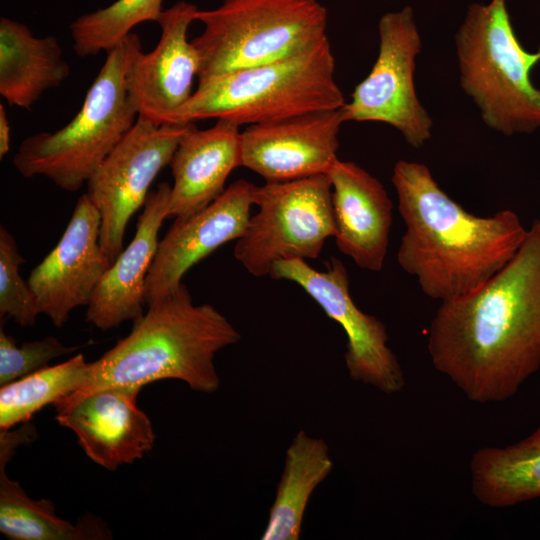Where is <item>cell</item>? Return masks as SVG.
<instances>
[{
    "mask_svg": "<svg viewBox=\"0 0 540 540\" xmlns=\"http://www.w3.org/2000/svg\"><path fill=\"white\" fill-rule=\"evenodd\" d=\"M70 73L55 36L36 37L25 24L1 17L0 95L10 106L31 109Z\"/></svg>",
    "mask_w": 540,
    "mask_h": 540,
    "instance_id": "cell-21",
    "label": "cell"
},
{
    "mask_svg": "<svg viewBox=\"0 0 540 540\" xmlns=\"http://www.w3.org/2000/svg\"><path fill=\"white\" fill-rule=\"evenodd\" d=\"M328 176L337 248L360 268L381 271L393 210L386 189L376 177L350 161L338 159Z\"/></svg>",
    "mask_w": 540,
    "mask_h": 540,
    "instance_id": "cell-18",
    "label": "cell"
},
{
    "mask_svg": "<svg viewBox=\"0 0 540 540\" xmlns=\"http://www.w3.org/2000/svg\"><path fill=\"white\" fill-rule=\"evenodd\" d=\"M163 0H116L76 18L69 26L73 50L80 57L97 55L119 45L140 23L158 20Z\"/></svg>",
    "mask_w": 540,
    "mask_h": 540,
    "instance_id": "cell-25",
    "label": "cell"
},
{
    "mask_svg": "<svg viewBox=\"0 0 540 540\" xmlns=\"http://www.w3.org/2000/svg\"><path fill=\"white\" fill-rule=\"evenodd\" d=\"M427 349L434 368L476 403L513 397L540 368V219L497 274L441 302Z\"/></svg>",
    "mask_w": 540,
    "mask_h": 540,
    "instance_id": "cell-1",
    "label": "cell"
},
{
    "mask_svg": "<svg viewBox=\"0 0 540 540\" xmlns=\"http://www.w3.org/2000/svg\"><path fill=\"white\" fill-rule=\"evenodd\" d=\"M203 31L192 44L198 83L303 53L327 38L328 13L318 0H223L197 10Z\"/></svg>",
    "mask_w": 540,
    "mask_h": 540,
    "instance_id": "cell-7",
    "label": "cell"
},
{
    "mask_svg": "<svg viewBox=\"0 0 540 540\" xmlns=\"http://www.w3.org/2000/svg\"><path fill=\"white\" fill-rule=\"evenodd\" d=\"M170 193L167 182L150 190L134 238L99 280L86 311V320L96 328H117L144 314L146 279L157 253L161 225L167 219Z\"/></svg>",
    "mask_w": 540,
    "mask_h": 540,
    "instance_id": "cell-17",
    "label": "cell"
},
{
    "mask_svg": "<svg viewBox=\"0 0 540 540\" xmlns=\"http://www.w3.org/2000/svg\"><path fill=\"white\" fill-rule=\"evenodd\" d=\"M471 490L482 504L505 508L540 497V426L505 447L478 449L470 461Z\"/></svg>",
    "mask_w": 540,
    "mask_h": 540,
    "instance_id": "cell-23",
    "label": "cell"
},
{
    "mask_svg": "<svg viewBox=\"0 0 540 540\" xmlns=\"http://www.w3.org/2000/svg\"><path fill=\"white\" fill-rule=\"evenodd\" d=\"M269 276L297 284L341 326L347 337L344 358L351 379L386 394L402 390L404 374L388 346L386 327L357 307L350 293L347 270L337 257H331L323 270L299 258L281 260Z\"/></svg>",
    "mask_w": 540,
    "mask_h": 540,
    "instance_id": "cell-11",
    "label": "cell"
},
{
    "mask_svg": "<svg viewBox=\"0 0 540 540\" xmlns=\"http://www.w3.org/2000/svg\"><path fill=\"white\" fill-rule=\"evenodd\" d=\"M101 216L88 195H81L56 246L27 279L40 314L61 328L71 312L88 306L91 296L112 264L100 245Z\"/></svg>",
    "mask_w": 540,
    "mask_h": 540,
    "instance_id": "cell-13",
    "label": "cell"
},
{
    "mask_svg": "<svg viewBox=\"0 0 540 540\" xmlns=\"http://www.w3.org/2000/svg\"><path fill=\"white\" fill-rule=\"evenodd\" d=\"M194 127V123L158 125L138 115L88 180L86 194L101 216L100 245L111 263L124 249L130 218L144 206L152 182Z\"/></svg>",
    "mask_w": 540,
    "mask_h": 540,
    "instance_id": "cell-9",
    "label": "cell"
},
{
    "mask_svg": "<svg viewBox=\"0 0 540 540\" xmlns=\"http://www.w3.org/2000/svg\"><path fill=\"white\" fill-rule=\"evenodd\" d=\"M198 7L179 1L163 10L157 20L161 35L155 48L145 53L134 33L126 73L128 98L137 114L162 125L193 94L200 69L199 54L188 41L190 24Z\"/></svg>",
    "mask_w": 540,
    "mask_h": 540,
    "instance_id": "cell-12",
    "label": "cell"
},
{
    "mask_svg": "<svg viewBox=\"0 0 540 540\" xmlns=\"http://www.w3.org/2000/svg\"><path fill=\"white\" fill-rule=\"evenodd\" d=\"M139 392L123 387L75 391L54 404L56 420L73 431L89 459L114 471L141 459L155 443L151 420L137 406Z\"/></svg>",
    "mask_w": 540,
    "mask_h": 540,
    "instance_id": "cell-14",
    "label": "cell"
},
{
    "mask_svg": "<svg viewBox=\"0 0 540 540\" xmlns=\"http://www.w3.org/2000/svg\"><path fill=\"white\" fill-rule=\"evenodd\" d=\"M24 262L14 236L1 225L0 318H10L22 327H29L35 324L40 313L28 281L20 275V265Z\"/></svg>",
    "mask_w": 540,
    "mask_h": 540,
    "instance_id": "cell-26",
    "label": "cell"
},
{
    "mask_svg": "<svg viewBox=\"0 0 540 540\" xmlns=\"http://www.w3.org/2000/svg\"><path fill=\"white\" fill-rule=\"evenodd\" d=\"M76 347H66L53 336L24 342L16 340L0 329V387L48 366L60 356L74 352Z\"/></svg>",
    "mask_w": 540,
    "mask_h": 540,
    "instance_id": "cell-27",
    "label": "cell"
},
{
    "mask_svg": "<svg viewBox=\"0 0 540 540\" xmlns=\"http://www.w3.org/2000/svg\"><path fill=\"white\" fill-rule=\"evenodd\" d=\"M379 51L369 74L341 108L346 121H379L398 130L414 148L432 135L433 121L415 89L422 42L412 7L387 12L378 23Z\"/></svg>",
    "mask_w": 540,
    "mask_h": 540,
    "instance_id": "cell-10",
    "label": "cell"
},
{
    "mask_svg": "<svg viewBox=\"0 0 540 540\" xmlns=\"http://www.w3.org/2000/svg\"><path fill=\"white\" fill-rule=\"evenodd\" d=\"M36 435L35 426L23 423L17 430H0V532L12 540H89L111 538L98 519H80L75 525L58 517L53 502L31 499L18 481L11 480L6 465L19 445Z\"/></svg>",
    "mask_w": 540,
    "mask_h": 540,
    "instance_id": "cell-20",
    "label": "cell"
},
{
    "mask_svg": "<svg viewBox=\"0 0 540 540\" xmlns=\"http://www.w3.org/2000/svg\"><path fill=\"white\" fill-rule=\"evenodd\" d=\"M345 103L335 80V59L327 37L296 56L198 83L169 124L216 119L252 125L336 110Z\"/></svg>",
    "mask_w": 540,
    "mask_h": 540,
    "instance_id": "cell-4",
    "label": "cell"
},
{
    "mask_svg": "<svg viewBox=\"0 0 540 540\" xmlns=\"http://www.w3.org/2000/svg\"><path fill=\"white\" fill-rule=\"evenodd\" d=\"M341 108L248 125L240 133L241 166L265 182L328 174L338 160Z\"/></svg>",
    "mask_w": 540,
    "mask_h": 540,
    "instance_id": "cell-16",
    "label": "cell"
},
{
    "mask_svg": "<svg viewBox=\"0 0 540 540\" xmlns=\"http://www.w3.org/2000/svg\"><path fill=\"white\" fill-rule=\"evenodd\" d=\"M133 34L107 51L79 112L68 124L21 142L13 164L22 176H44L60 189L76 192L134 125L138 114L126 88Z\"/></svg>",
    "mask_w": 540,
    "mask_h": 540,
    "instance_id": "cell-6",
    "label": "cell"
},
{
    "mask_svg": "<svg viewBox=\"0 0 540 540\" xmlns=\"http://www.w3.org/2000/svg\"><path fill=\"white\" fill-rule=\"evenodd\" d=\"M147 307L126 337L89 362L87 382L78 391H141L154 381L176 379L194 391L214 393L220 386L215 356L237 344L240 332L213 305L194 304L183 283Z\"/></svg>",
    "mask_w": 540,
    "mask_h": 540,
    "instance_id": "cell-3",
    "label": "cell"
},
{
    "mask_svg": "<svg viewBox=\"0 0 540 540\" xmlns=\"http://www.w3.org/2000/svg\"><path fill=\"white\" fill-rule=\"evenodd\" d=\"M392 183L405 232L397 262L422 292L440 302L468 294L516 255L528 230L512 210L488 217L467 212L424 164L399 160Z\"/></svg>",
    "mask_w": 540,
    "mask_h": 540,
    "instance_id": "cell-2",
    "label": "cell"
},
{
    "mask_svg": "<svg viewBox=\"0 0 540 540\" xmlns=\"http://www.w3.org/2000/svg\"><path fill=\"white\" fill-rule=\"evenodd\" d=\"M253 183H231L207 207L189 216L174 218L146 279V306L176 291L195 264L244 233L254 206Z\"/></svg>",
    "mask_w": 540,
    "mask_h": 540,
    "instance_id": "cell-15",
    "label": "cell"
},
{
    "mask_svg": "<svg viewBox=\"0 0 540 540\" xmlns=\"http://www.w3.org/2000/svg\"><path fill=\"white\" fill-rule=\"evenodd\" d=\"M10 125L6 109L0 104V158L2 159L10 150Z\"/></svg>",
    "mask_w": 540,
    "mask_h": 540,
    "instance_id": "cell-28",
    "label": "cell"
},
{
    "mask_svg": "<svg viewBox=\"0 0 540 540\" xmlns=\"http://www.w3.org/2000/svg\"><path fill=\"white\" fill-rule=\"evenodd\" d=\"M239 127L217 120L208 129L195 126L184 136L169 164L174 182L167 218L199 212L225 190L230 173L241 166Z\"/></svg>",
    "mask_w": 540,
    "mask_h": 540,
    "instance_id": "cell-19",
    "label": "cell"
},
{
    "mask_svg": "<svg viewBox=\"0 0 540 540\" xmlns=\"http://www.w3.org/2000/svg\"><path fill=\"white\" fill-rule=\"evenodd\" d=\"M89 362L83 354L47 366L0 388V430L30 421L48 404L80 390L87 382Z\"/></svg>",
    "mask_w": 540,
    "mask_h": 540,
    "instance_id": "cell-24",
    "label": "cell"
},
{
    "mask_svg": "<svg viewBox=\"0 0 540 540\" xmlns=\"http://www.w3.org/2000/svg\"><path fill=\"white\" fill-rule=\"evenodd\" d=\"M333 468L323 439L297 432L286 450L283 471L269 510L262 540H298L304 514L314 490Z\"/></svg>",
    "mask_w": 540,
    "mask_h": 540,
    "instance_id": "cell-22",
    "label": "cell"
},
{
    "mask_svg": "<svg viewBox=\"0 0 540 540\" xmlns=\"http://www.w3.org/2000/svg\"><path fill=\"white\" fill-rule=\"evenodd\" d=\"M254 206L235 259L255 277L269 276L285 259L319 257L335 235L331 181L328 174L255 186Z\"/></svg>",
    "mask_w": 540,
    "mask_h": 540,
    "instance_id": "cell-8",
    "label": "cell"
},
{
    "mask_svg": "<svg viewBox=\"0 0 540 540\" xmlns=\"http://www.w3.org/2000/svg\"><path fill=\"white\" fill-rule=\"evenodd\" d=\"M455 49L461 88L486 126L506 136L540 129V89L530 77L540 63V47H522L506 0L469 4Z\"/></svg>",
    "mask_w": 540,
    "mask_h": 540,
    "instance_id": "cell-5",
    "label": "cell"
}]
</instances>
